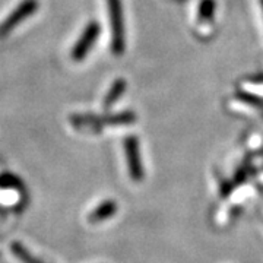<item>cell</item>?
<instances>
[{"label":"cell","instance_id":"obj_1","mask_svg":"<svg viewBox=\"0 0 263 263\" xmlns=\"http://www.w3.org/2000/svg\"><path fill=\"white\" fill-rule=\"evenodd\" d=\"M110 25H111V48L114 54L120 56L124 51V19H123L122 2L120 0H107Z\"/></svg>","mask_w":263,"mask_h":263},{"label":"cell","instance_id":"obj_2","mask_svg":"<svg viewBox=\"0 0 263 263\" xmlns=\"http://www.w3.org/2000/svg\"><path fill=\"white\" fill-rule=\"evenodd\" d=\"M38 9V0H24L19 3L15 9L10 12V15L0 24V38L9 35L13 29L21 25L25 19L32 16Z\"/></svg>","mask_w":263,"mask_h":263},{"label":"cell","instance_id":"obj_3","mask_svg":"<svg viewBox=\"0 0 263 263\" xmlns=\"http://www.w3.org/2000/svg\"><path fill=\"white\" fill-rule=\"evenodd\" d=\"M100 34H101V27L97 22H89L85 27L84 32L79 37L78 43L72 48V53H70L72 60H75V62L84 60L85 56L89 53V50L94 47L95 41H97V38H98Z\"/></svg>","mask_w":263,"mask_h":263},{"label":"cell","instance_id":"obj_4","mask_svg":"<svg viewBox=\"0 0 263 263\" xmlns=\"http://www.w3.org/2000/svg\"><path fill=\"white\" fill-rule=\"evenodd\" d=\"M136 119L133 113L116 114V116H108V117H94V116H73L72 123L75 127H82V126H95L100 127L101 124H127Z\"/></svg>","mask_w":263,"mask_h":263},{"label":"cell","instance_id":"obj_5","mask_svg":"<svg viewBox=\"0 0 263 263\" xmlns=\"http://www.w3.org/2000/svg\"><path fill=\"white\" fill-rule=\"evenodd\" d=\"M124 149H126V155H127V162H129L132 177L139 180L142 177V165L141 160H139V145H138V139L133 138V136L127 138L126 142H124Z\"/></svg>","mask_w":263,"mask_h":263},{"label":"cell","instance_id":"obj_6","mask_svg":"<svg viewBox=\"0 0 263 263\" xmlns=\"http://www.w3.org/2000/svg\"><path fill=\"white\" fill-rule=\"evenodd\" d=\"M126 89V81L123 79H117L113 85H111V89L108 91V94L105 97V101H104V108H110L117 100L119 97L124 92Z\"/></svg>","mask_w":263,"mask_h":263},{"label":"cell","instance_id":"obj_7","mask_svg":"<svg viewBox=\"0 0 263 263\" xmlns=\"http://www.w3.org/2000/svg\"><path fill=\"white\" fill-rule=\"evenodd\" d=\"M214 10H215V0H202L199 6V18L202 21L209 19L214 15Z\"/></svg>","mask_w":263,"mask_h":263},{"label":"cell","instance_id":"obj_8","mask_svg":"<svg viewBox=\"0 0 263 263\" xmlns=\"http://www.w3.org/2000/svg\"><path fill=\"white\" fill-rule=\"evenodd\" d=\"M12 250H13V253L18 256L19 259L22 260L24 263H40L38 260H35L31 254L22 247L21 245H18V243H15V245H12Z\"/></svg>","mask_w":263,"mask_h":263},{"label":"cell","instance_id":"obj_9","mask_svg":"<svg viewBox=\"0 0 263 263\" xmlns=\"http://www.w3.org/2000/svg\"><path fill=\"white\" fill-rule=\"evenodd\" d=\"M114 209V203L111 202H108V203H104V206L98 208L97 211H95L94 214L91 215V221L95 222V221H100V219H104V218H107V215L110 214V212H113Z\"/></svg>","mask_w":263,"mask_h":263},{"label":"cell","instance_id":"obj_10","mask_svg":"<svg viewBox=\"0 0 263 263\" xmlns=\"http://www.w3.org/2000/svg\"><path fill=\"white\" fill-rule=\"evenodd\" d=\"M243 101H247V103L253 104V105H260L262 104V101L259 100V98H256V97H253V95H249V94H240L238 95Z\"/></svg>","mask_w":263,"mask_h":263},{"label":"cell","instance_id":"obj_11","mask_svg":"<svg viewBox=\"0 0 263 263\" xmlns=\"http://www.w3.org/2000/svg\"><path fill=\"white\" fill-rule=\"evenodd\" d=\"M260 2H262V8H263V0H260Z\"/></svg>","mask_w":263,"mask_h":263}]
</instances>
